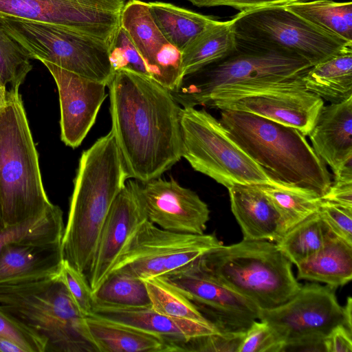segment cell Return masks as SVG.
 I'll use <instances>...</instances> for the list:
<instances>
[{
	"mask_svg": "<svg viewBox=\"0 0 352 352\" xmlns=\"http://www.w3.org/2000/svg\"><path fill=\"white\" fill-rule=\"evenodd\" d=\"M109 91L111 132L129 179L161 177L182 157V107L151 78L114 72Z\"/></svg>",
	"mask_w": 352,
	"mask_h": 352,
	"instance_id": "cell-1",
	"label": "cell"
},
{
	"mask_svg": "<svg viewBox=\"0 0 352 352\" xmlns=\"http://www.w3.org/2000/svg\"><path fill=\"white\" fill-rule=\"evenodd\" d=\"M129 179L110 131L80 156L62 237L64 260L88 280L109 210Z\"/></svg>",
	"mask_w": 352,
	"mask_h": 352,
	"instance_id": "cell-2",
	"label": "cell"
},
{
	"mask_svg": "<svg viewBox=\"0 0 352 352\" xmlns=\"http://www.w3.org/2000/svg\"><path fill=\"white\" fill-rule=\"evenodd\" d=\"M219 121L276 182L322 197L331 184L327 165L298 129L243 111L221 110Z\"/></svg>",
	"mask_w": 352,
	"mask_h": 352,
	"instance_id": "cell-3",
	"label": "cell"
},
{
	"mask_svg": "<svg viewBox=\"0 0 352 352\" xmlns=\"http://www.w3.org/2000/svg\"><path fill=\"white\" fill-rule=\"evenodd\" d=\"M0 198L6 227L42 215L52 204L19 87L0 110Z\"/></svg>",
	"mask_w": 352,
	"mask_h": 352,
	"instance_id": "cell-4",
	"label": "cell"
},
{
	"mask_svg": "<svg viewBox=\"0 0 352 352\" xmlns=\"http://www.w3.org/2000/svg\"><path fill=\"white\" fill-rule=\"evenodd\" d=\"M199 261L215 278L259 309L285 303L301 287L294 275L292 263L272 241L243 239L221 245Z\"/></svg>",
	"mask_w": 352,
	"mask_h": 352,
	"instance_id": "cell-5",
	"label": "cell"
},
{
	"mask_svg": "<svg viewBox=\"0 0 352 352\" xmlns=\"http://www.w3.org/2000/svg\"><path fill=\"white\" fill-rule=\"evenodd\" d=\"M0 307L44 339L45 352H97L60 274L0 285Z\"/></svg>",
	"mask_w": 352,
	"mask_h": 352,
	"instance_id": "cell-6",
	"label": "cell"
},
{
	"mask_svg": "<svg viewBox=\"0 0 352 352\" xmlns=\"http://www.w3.org/2000/svg\"><path fill=\"white\" fill-rule=\"evenodd\" d=\"M182 157L192 168L228 188L275 181L205 109L182 108Z\"/></svg>",
	"mask_w": 352,
	"mask_h": 352,
	"instance_id": "cell-7",
	"label": "cell"
},
{
	"mask_svg": "<svg viewBox=\"0 0 352 352\" xmlns=\"http://www.w3.org/2000/svg\"><path fill=\"white\" fill-rule=\"evenodd\" d=\"M232 21L236 45L294 54L313 66L352 49V41L307 22L285 7L239 12Z\"/></svg>",
	"mask_w": 352,
	"mask_h": 352,
	"instance_id": "cell-8",
	"label": "cell"
},
{
	"mask_svg": "<svg viewBox=\"0 0 352 352\" xmlns=\"http://www.w3.org/2000/svg\"><path fill=\"white\" fill-rule=\"evenodd\" d=\"M312 66L294 54L236 45L225 58L184 75L170 93L182 108L195 107L203 105L209 95L220 88L296 78Z\"/></svg>",
	"mask_w": 352,
	"mask_h": 352,
	"instance_id": "cell-9",
	"label": "cell"
},
{
	"mask_svg": "<svg viewBox=\"0 0 352 352\" xmlns=\"http://www.w3.org/2000/svg\"><path fill=\"white\" fill-rule=\"evenodd\" d=\"M0 23L30 59L51 63L107 86L113 76L109 45L100 38L63 27L7 16L0 15Z\"/></svg>",
	"mask_w": 352,
	"mask_h": 352,
	"instance_id": "cell-10",
	"label": "cell"
},
{
	"mask_svg": "<svg viewBox=\"0 0 352 352\" xmlns=\"http://www.w3.org/2000/svg\"><path fill=\"white\" fill-rule=\"evenodd\" d=\"M302 77L222 87L210 94L203 105L253 113L294 127L307 136L324 101L305 88Z\"/></svg>",
	"mask_w": 352,
	"mask_h": 352,
	"instance_id": "cell-11",
	"label": "cell"
},
{
	"mask_svg": "<svg viewBox=\"0 0 352 352\" xmlns=\"http://www.w3.org/2000/svg\"><path fill=\"white\" fill-rule=\"evenodd\" d=\"M221 245L213 234L166 230L146 219L129 237L110 273L142 279L168 276Z\"/></svg>",
	"mask_w": 352,
	"mask_h": 352,
	"instance_id": "cell-12",
	"label": "cell"
},
{
	"mask_svg": "<svg viewBox=\"0 0 352 352\" xmlns=\"http://www.w3.org/2000/svg\"><path fill=\"white\" fill-rule=\"evenodd\" d=\"M258 320L270 324L283 338L286 351H322L323 340L344 321L335 288L317 283L301 285L289 300L259 309Z\"/></svg>",
	"mask_w": 352,
	"mask_h": 352,
	"instance_id": "cell-13",
	"label": "cell"
},
{
	"mask_svg": "<svg viewBox=\"0 0 352 352\" xmlns=\"http://www.w3.org/2000/svg\"><path fill=\"white\" fill-rule=\"evenodd\" d=\"M124 0H0V15L81 32L110 45Z\"/></svg>",
	"mask_w": 352,
	"mask_h": 352,
	"instance_id": "cell-14",
	"label": "cell"
},
{
	"mask_svg": "<svg viewBox=\"0 0 352 352\" xmlns=\"http://www.w3.org/2000/svg\"><path fill=\"white\" fill-rule=\"evenodd\" d=\"M199 259L163 278L184 294L221 333L245 332L258 320L259 309L215 278Z\"/></svg>",
	"mask_w": 352,
	"mask_h": 352,
	"instance_id": "cell-15",
	"label": "cell"
},
{
	"mask_svg": "<svg viewBox=\"0 0 352 352\" xmlns=\"http://www.w3.org/2000/svg\"><path fill=\"white\" fill-rule=\"evenodd\" d=\"M133 185L149 221L166 230L204 233L210 210L195 192L173 178L159 177L145 182L133 179Z\"/></svg>",
	"mask_w": 352,
	"mask_h": 352,
	"instance_id": "cell-16",
	"label": "cell"
},
{
	"mask_svg": "<svg viewBox=\"0 0 352 352\" xmlns=\"http://www.w3.org/2000/svg\"><path fill=\"white\" fill-rule=\"evenodd\" d=\"M120 25L144 60L151 78L173 91L183 77L182 52L164 36L148 3L131 0L125 3Z\"/></svg>",
	"mask_w": 352,
	"mask_h": 352,
	"instance_id": "cell-17",
	"label": "cell"
},
{
	"mask_svg": "<svg viewBox=\"0 0 352 352\" xmlns=\"http://www.w3.org/2000/svg\"><path fill=\"white\" fill-rule=\"evenodd\" d=\"M56 84L60 110V138L73 148L80 145L105 100V83L94 81L48 62H42Z\"/></svg>",
	"mask_w": 352,
	"mask_h": 352,
	"instance_id": "cell-18",
	"label": "cell"
},
{
	"mask_svg": "<svg viewBox=\"0 0 352 352\" xmlns=\"http://www.w3.org/2000/svg\"><path fill=\"white\" fill-rule=\"evenodd\" d=\"M146 219L133 179L126 180L109 210L100 234L88 280L92 293L108 276L129 237Z\"/></svg>",
	"mask_w": 352,
	"mask_h": 352,
	"instance_id": "cell-19",
	"label": "cell"
},
{
	"mask_svg": "<svg viewBox=\"0 0 352 352\" xmlns=\"http://www.w3.org/2000/svg\"><path fill=\"white\" fill-rule=\"evenodd\" d=\"M91 315L161 337L175 351H185L186 344L192 340L221 333L212 324L167 316L151 308H126L94 302Z\"/></svg>",
	"mask_w": 352,
	"mask_h": 352,
	"instance_id": "cell-20",
	"label": "cell"
},
{
	"mask_svg": "<svg viewBox=\"0 0 352 352\" xmlns=\"http://www.w3.org/2000/svg\"><path fill=\"white\" fill-rule=\"evenodd\" d=\"M64 261L62 240L7 245L0 254V285H14L58 275Z\"/></svg>",
	"mask_w": 352,
	"mask_h": 352,
	"instance_id": "cell-21",
	"label": "cell"
},
{
	"mask_svg": "<svg viewBox=\"0 0 352 352\" xmlns=\"http://www.w3.org/2000/svg\"><path fill=\"white\" fill-rule=\"evenodd\" d=\"M308 136L314 151L333 175L352 161V96L324 105Z\"/></svg>",
	"mask_w": 352,
	"mask_h": 352,
	"instance_id": "cell-22",
	"label": "cell"
},
{
	"mask_svg": "<svg viewBox=\"0 0 352 352\" xmlns=\"http://www.w3.org/2000/svg\"><path fill=\"white\" fill-rule=\"evenodd\" d=\"M232 214L246 240L277 242L285 234L280 217L255 184H234L228 188Z\"/></svg>",
	"mask_w": 352,
	"mask_h": 352,
	"instance_id": "cell-23",
	"label": "cell"
},
{
	"mask_svg": "<svg viewBox=\"0 0 352 352\" xmlns=\"http://www.w3.org/2000/svg\"><path fill=\"white\" fill-rule=\"evenodd\" d=\"M88 335L97 352H171L164 339L96 316L85 317Z\"/></svg>",
	"mask_w": 352,
	"mask_h": 352,
	"instance_id": "cell-24",
	"label": "cell"
},
{
	"mask_svg": "<svg viewBox=\"0 0 352 352\" xmlns=\"http://www.w3.org/2000/svg\"><path fill=\"white\" fill-rule=\"evenodd\" d=\"M298 279L336 288L352 278V245L333 234L318 252L296 265Z\"/></svg>",
	"mask_w": 352,
	"mask_h": 352,
	"instance_id": "cell-25",
	"label": "cell"
},
{
	"mask_svg": "<svg viewBox=\"0 0 352 352\" xmlns=\"http://www.w3.org/2000/svg\"><path fill=\"white\" fill-rule=\"evenodd\" d=\"M236 48L232 19L214 20L182 50L183 76L225 58Z\"/></svg>",
	"mask_w": 352,
	"mask_h": 352,
	"instance_id": "cell-26",
	"label": "cell"
},
{
	"mask_svg": "<svg viewBox=\"0 0 352 352\" xmlns=\"http://www.w3.org/2000/svg\"><path fill=\"white\" fill-rule=\"evenodd\" d=\"M305 88L331 103L352 96V49L312 66L303 76Z\"/></svg>",
	"mask_w": 352,
	"mask_h": 352,
	"instance_id": "cell-27",
	"label": "cell"
},
{
	"mask_svg": "<svg viewBox=\"0 0 352 352\" xmlns=\"http://www.w3.org/2000/svg\"><path fill=\"white\" fill-rule=\"evenodd\" d=\"M148 4L152 18L164 36L181 52L216 20L168 3L155 1Z\"/></svg>",
	"mask_w": 352,
	"mask_h": 352,
	"instance_id": "cell-28",
	"label": "cell"
},
{
	"mask_svg": "<svg viewBox=\"0 0 352 352\" xmlns=\"http://www.w3.org/2000/svg\"><path fill=\"white\" fill-rule=\"evenodd\" d=\"M272 202L278 212L285 233L318 211L322 199L308 190L278 182L255 184Z\"/></svg>",
	"mask_w": 352,
	"mask_h": 352,
	"instance_id": "cell-29",
	"label": "cell"
},
{
	"mask_svg": "<svg viewBox=\"0 0 352 352\" xmlns=\"http://www.w3.org/2000/svg\"><path fill=\"white\" fill-rule=\"evenodd\" d=\"M333 234L316 211L288 230L276 244L296 265L320 250Z\"/></svg>",
	"mask_w": 352,
	"mask_h": 352,
	"instance_id": "cell-30",
	"label": "cell"
},
{
	"mask_svg": "<svg viewBox=\"0 0 352 352\" xmlns=\"http://www.w3.org/2000/svg\"><path fill=\"white\" fill-rule=\"evenodd\" d=\"M285 8L307 22L352 41V3L313 0L292 3Z\"/></svg>",
	"mask_w": 352,
	"mask_h": 352,
	"instance_id": "cell-31",
	"label": "cell"
},
{
	"mask_svg": "<svg viewBox=\"0 0 352 352\" xmlns=\"http://www.w3.org/2000/svg\"><path fill=\"white\" fill-rule=\"evenodd\" d=\"M63 211L52 204L41 216L6 226L0 232V254L8 244L43 243L62 240L64 232Z\"/></svg>",
	"mask_w": 352,
	"mask_h": 352,
	"instance_id": "cell-32",
	"label": "cell"
},
{
	"mask_svg": "<svg viewBox=\"0 0 352 352\" xmlns=\"http://www.w3.org/2000/svg\"><path fill=\"white\" fill-rule=\"evenodd\" d=\"M94 302L126 308H151L142 278L122 272H111L92 293Z\"/></svg>",
	"mask_w": 352,
	"mask_h": 352,
	"instance_id": "cell-33",
	"label": "cell"
},
{
	"mask_svg": "<svg viewBox=\"0 0 352 352\" xmlns=\"http://www.w3.org/2000/svg\"><path fill=\"white\" fill-rule=\"evenodd\" d=\"M143 280L151 309L155 311L170 317L212 324L184 294L164 278L153 277Z\"/></svg>",
	"mask_w": 352,
	"mask_h": 352,
	"instance_id": "cell-34",
	"label": "cell"
},
{
	"mask_svg": "<svg viewBox=\"0 0 352 352\" xmlns=\"http://www.w3.org/2000/svg\"><path fill=\"white\" fill-rule=\"evenodd\" d=\"M25 50L3 30L0 23V81L19 87L32 69Z\"/></svg>",
	"mask_w": 352,
	"mask_h": 352,
	"instance_id": "cell-35",
	"label": "cell"
},
{
	"mask_svg": "<svg viewBox=\"0 0 352 352\" xmlns=\"http://www.w3.org/2000/svg\"><path fill=\"white\" fill-rule=\"evenodd\" d=\"M109 60L113 72L126 70L151 78L144 60L120 25L109 45Z\"/></svg>",
	"mask_w": 352,
	"mask_h": 352,
	"instance_id": "cell-36",
	"label": "cell"
},
{
	"mask_svg": "<svg viewBox=\"0 0 352 352\" xmlns=\"http://www.w3.org/2000/svg\"><path fill=\"white\" fill-rule=\"evenodd\" d=\"M286 343L267 322L256 320L244 333L237 352H282Z\"/></svg>",
	"mask_w": 352,
	"mask_h": 352,
	"instance_id": "cell-37",
	"label": "cell"
},
{
	"mask_svg": "<svg viewBox=\"0 0 352 352\" xmlns=\"http://www.w3.org/2000/svg\"><path fill=\"white\" fill-rule=\"evenodd\" d=\"M0 337L17 344L25 352H45L46 350L44 339L1 307Z\"/></svg>",
	"mask_w": 352,
	"mask_h": 352,
	"instance_id": "cell-38",
	"label": "cell"
},
{
	"mask_svg": "<svg viewBox=\"0 0 352 352\" xmlns=\"http://www.w3.org/2000/svg\"><path fill=\"white\" fill-rule=\"evenodd\" d=\"M60 276L74 303L85 317L92 314L94 299L87 278L64 260Z\"/></svg>",
	"mask_w": 352,
	"mask_h": 352,
	"instance_id": "cell-39",
	"label": "cell"
},
{
	"mask_svg": "<svg viewBox=\"0 0 352 352\" xmlns=\"http://www.w3.org/2000/svg\"><path fill=\"white\" fill-rule=\"evenodd\" d=\"M318 212L334 235L352 245V208L322 199Z\"/></svg>",
	"mask_w": 352,
	"mask_h": 352,
	"instance_id": "cell-40",
	"label": "cell"
},
{
	"mask_svg": "<svg viewBox=\"0 0 352 352\" xmlns=\"http://www.w3.org/2000/svg\"><path fill=\"white\" fill-rule=\"evenodd\" d=\"M244 333H219L199 338L189 342L185 347V351L237 352Z\"/></svg>",
	"mask_w": 352,
	"mask_h": 352,
	"instance_id": "cell-41",
	"label": "cell"
},
{
	"mask_svg": "<svg viewBox=\"0 0 352 352\" xmlns=\"http://www.w3.org/2000/svg\"><path fill=\"white\" fill-rule=\"evenodd\" d=\"M321 199L352 208V161L334 175L329 190Z\"/></svg>",
	"mask_w": 352,
	"mask_h": 352,
	"instance_id": "cell-42",
	"label": "cell"
},
{
	"mask_svg": "<svg viewBox=\"0 0 352 352\" xmlns=\"http://www.w3.org/2000/svg\"><path fill=\"white\" fill-rule=\"evenodd\" d=\"M198 7H213L226 6L234 8L240 12L258 8L284 7L296 2L313 0H187Z\"/></svg>",
	"mask_w": 352,
	"mask_h": 352,
	"instance_id": "cell-43",
	"label": "cell"
},
{
	"mask_svg": "<svg viewBox=\"0 0 352 352\" xmlns=\"http://www.w3.org/2000/svg\"><path fill=\"white\" fill-rule=\"evenodd\" d=\"M326 352H351L352 332L342 324L333 327L323 340Z\"/></svg>",
	"mask_w": 352,
	"mask_h": 352,
	"instance_id": "cell-44",
	"label": "cell"
},
{
	"mask_svg": "<svg viewBox=\"0 0 352 352\" xmlns=\"http://www.w3.org/2000/svg\"><path fill=\"white\" fill-rule=\"evenodd\" d=\"M343 307V316L344 325L350 331L352 332V298L348 297L346 303Z\"/></svg>",
	"mask_w": 352,
	"mask_h": 352,
	"instance_id": "cell-45",
	"label": "cell"
},
{
	"mask_svg": "<svg viewBox=\"0 0 352 352\" xmlns=\"http://www.w3.org/2000/svg\"><path fill=\"white\" fill-rule=\"evenodd\" d=\"M0 352H25L17 344L0 337Z\"/></svg>",
	"mask_w": 352,
	"mask_h": 352,
	"instance_id": "cell-46",
	"label": "cell"
},
{
	"mask_svg": "<svg viewBox=\"0 0 352 352\" xmlns=\"http://www.w3.org/2000/svg\"><path fill=\"white\" fill-rule=\"evenodd\" d=\"M6 85L0 81V110L5 105L7 100Z\"/></svg>",
	"mask_w": 352,
	"mask_h": 352,
	"instance_id": "cell-47",
	"label": "cell"
},
{
	"mask_svg": "<svg viewBox=\"0 0 352 352\" xmlns=\"http://www.w3.org/2000/svg\"><path fill=\"white\" fill-rule=\"evenodd\" d=\"M6 228L4 220H3V210H2V206H1V201L0 198V232Z\"/></svg>",
	"mask_w": 352,
	"mask_h": 352,
	"instance_id": "cell-48",
	"label": "cell"
},
{
	"mask_svg": "<svg viewBox=\"0 0 352 352\" xmlns=\"http://www.w3.org/2000/svg\"></svg>",
	"mask_w": 352,
	"mask_h": 352,
	"instance_id": "cell-49",
	"label": "cell"
}]
</instances>
